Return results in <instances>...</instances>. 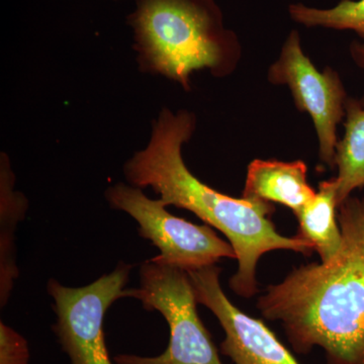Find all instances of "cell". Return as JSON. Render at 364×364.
I'll list each match as a JSON object with an SVG mask.
<instances>
[{"instance_id": "6da1fadb", "label": "cell", "mask_w": 364, "mask_h": 364, "mask_svg": "<svg viewBox=\"0 0 364 364\" xmlns=\"http://www.w3.org/2000/svg\"><path fill=\"white\" fill-rule=\"evenodd\" d=\"M196 129L193 112H173L163 107L152 123L149 142L124 164V176L131 186L150 188L165 205L193 213L208 226L227 237L233 246L238 270L229 280L235 294L252 298L258 293V261L263 254L291 250L311 255L312 244L298 235L282 236L272 221V203L235 198L203 183L191 173L182 157V147Z\"/></svg>"}, {"instance_id": "7a4b0ae2", "label": "cell", "mask_w": 364, "mask_h": 364, "mask_svg": "<svg viewBox=\"0 0 364 364\" xmlns=\"http://www.w3.org/2000/svg\"><path fill=\"white\" fill-rule=\"evenodd\" d=\"M342 248L328 262L294 268L258 299L298 353L324 349L328 364H364V198L338 208Z\"/></svg>"}, {"instance_id": "3957f363", "label": "cell", "mask_w": 364, "mask_h": 364, "mask_svg": "<svg viewBox=\"0 0 364 364\" xmlns=\"http://www.w3.org/2000/svg\"><path fill=\"white\" fill-rule=\"evenodd\" d=\"M143 73L164 76L191 90L193 72L231 75L242 57L238 36L225 25L215 0H136L127 18Z\"/></svg>"}, {"instance_id": "277c9868", "label": "cell", "mask_w": 364, "mask_h": 364, "mask_svg": "<svg viewBox=\"0 0 364 364\" xmlns=\"http://www.w3.org/2000/svg\"><path fill=\"white\" fill-rule=\"evenodd\" d=\"M140 287L124 289L147 311H157L169 326L167 348L158 356L119 354L116 364H224L210 332L196 310L195 289L188 273L181 268L144 261L139 269Z\"/></svg>"}, {"instance_id": "5b68a950", "label": "cell", "mask_w": 364, "mask_h": 364, "mask_svg": "<svg viewBox=\"0 0 364 364\" xmlns=\"http://www.w3.org/2000/svg\"><path fill=\"white\" fill-rule=\"evenodd\" d=\"M105 200L112 208L126 213L138 224L139 235L160 251L152 259L191 272L217 264L223 258L237 259L233 246L220 238L208 225H196L170 214L160 198L142 189L117 182L109 186Z\"/></svg>"}, {"instance_id": "8992f818", "label": "cell", "mask_w": 364, "mask_h": 364, "mask_svg": "<svg viewBox=\"0 0 364 364\" xmlns=\"http://www.w3.org/2000/svg\"><path fill=\"white\" fill-rule=\"evenodd\" d=\"M132 265L119 262L112 272L82 287L48 282L47 291L56 314L53 332L70 364H114L105 344V314L124 298Z\"/></svg>"}, {"instance_id": "52a82bcc", "label": "cell", "mask_w": 364, "mask_h": 364, "mask_svg": "<svg viewBox=\"0 0 364 364\" xmlns=\"http://www.w3.org/2000/svg\"><path fill=\"white\" fill-rule=\"evenodd\" d=\"M267 76L272 85L289 86L299 111L310 114L317 132L318 157L333 168L337 127L345 117L348 98L338 72L331 67L318 71L301 49L298 31H291Z\"/></svg>"}, {"instance_id": "ba28073f", "label": "cell", "mask_w": 364, "mask_h": 364, "mask_svg": "<svg viewBox=\"0 0 364 364\" xmlns=\"http://www.w3.org/2000/svg\"><path fill=\"white\" fill-rule=\"evenodd\" d=\"M188 273L196 301L214 314L225 332L222 354L234 364H299L291 351L260 318L247 315L228 299L217 265Z\"/></svg>"}, {"instance_id": "9c48e42d", "label": "cell", "mask_w": 364, "mask_h": 364, "mask_svg": "<svg viewBox=\"0 0 364 364\" xmlns=\"http://www.w3.org/2000/svg\"><path fill=\"white\" fill-rule=\"evenodd\" d=\"M306 173L308 167L301 160H253L248 166L242 198L280 203L296 215L317 195L308 183Z\"/></svg>"}, {"instance_id": "30bf717a", "label": "cell", "mask_w": 364, "mask_h": 364, "mask_svg": "<svg viewBox=\"0 0 364 364\" xmlns=\"http://www.w3.org/2000/svg\"><path fill=\"white\" fill-rule=\"evenodd\" d=\"M16 176L6 153L0 155V306L6 308L14 282L20 277L16 265V231L25 219L28 202L14 189Z\"/></svg>"}, {"instance_id": "8fae6325", "label": "cell", "mask_w": 364, "mask_h": 364, "mask_svg": "<svg viewBox=\"0 0 364 364\" xmlns=\"http://www.w3.org/2000/svg\"><path fill=\"white\" fill-rule=\"evenodd\" d=\"M298 236L312 244L323 263L332 260L342 248L335 179L321 182L315 198L296 215Z\"/></svg>"}, {"instance_id": "7c38bea8", "label": "cell", "mask_w": 364, "mask_h": 364, "mask_svg": "<svg viewBox=\"0 0 364 364\" xmlns=\"http://www.w3.org/2000/svg\"><path fill=\"white\" fill-rule=\"evenodd\" d=\"M344 136L335 152L338 176L336 202L338 208L356 189L364 188V95L348 97L345 102Z\"/></svg>"}, {"instance_id": "4fadbf2b", "label": "cell", "mask_w": 364, "mask_h": 364, "mask_svg": "<svg viewBox=\"0 0 364 364\" xmlns=\"http://www.w3.org/2000/svg\"><path fill=\"white\" fill-rule=\"evenodd\" d=\"M291 20L308 28L352 31L364 42V0H341L331 9H317L303 4L289 6Z\"/></svg>"}, {"instance_id": "5bb4252c", "label": "cell", "mask_w": 364, "mask_h": 364, "mask_svg": "<svg viewBox=\"0 0 364 364\" xmlns=\"http://www.w3.org/2000/svg\"><path fill=\"white\" fill-rule=\"evenodd\" d=\"M30 363L28 342L6 323L0 322V364Z\"/></svg>"}, {"instance_id": "9a60e30c", "label": "cell", "mask_w": 364, "mask_h": 364, "mask_svg": "<svg viewBox=\"0 0 364 364\" xmlns=\"http://www.w3.org/2000/svg\"><path fill=\"white\" fill-rule=\"evenodd\" d=\"M350 55L354 63L364 69V42L354 41L350 45Z\"/></svg>"}]
</instances>
